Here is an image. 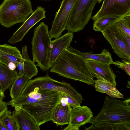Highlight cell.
<instances>
[{"label":"cell","mask_w":130,"mask_h":130,"mask_svg":"<svg viewBox=\"0 0 130 130\" xmlns=\"http://www.w3.org/2000/svg\"><path fill=\"white\" fill-rule=\"evenodd\" d=\"M42 1H48L51 0H41Z\"/></svg>","instance_id":"d6a6232c"},{"label":"cell","mask_w":130,"mask_h":130,"mask_svg":"<svg viewBox=\"0 0 130 130\" xmlns=\"http://www.w3.org/2000/svg\"><path fill=\"white\" fill-rule=\"evenodd\" d=\"M74 52L86 60H90L98 61L110 65L113 62L110 53L107 49L104 48L101 53L95 54L88 53H83L73 48Z\"/></svg>","instance_id":"44dd1931"},{"label":"cell","mask_w":130,"mask_h":130,"mask_svg":"<svg viewBox=\"0 0 130 130\" xmlns=\"http://www.w3.org/2000/svg\"><path fill=\"white\" fill-rule=\"evenodd\" d=\"M93 117L90 109L87 106H81L72 108L70 120L64 130H79L80 127L89 123Z\"/></svg>","instance_id":"7c38bea8"},{"label":"cell","mask_w":130,"mask_h":130,"mask_svg":"<svg viewBox=\"0 0 130 130\" xmlns=\"http://www.w3.org/2000/svg\"><path fill=\"white\" fill-rule=\"evenodd\" d=\"M125 15L118 16L113 14L104 15L94 21L93 29L95 31L101 32L117 23Z\"/></svg>","instance_id":"7402d4cb"},{"label":"cell","mask_w":130,"mask_h":130,"mask_svg":"<svg viewBox=\"0 0 130 130\" xmlns=\"http://www.w3.org/2000/svg\"><path fill=\"white\" fill-rule=\"evenodd\" d=\"M117 26L119 34L128 47L130 48V36H128L117 24Z\"/></svg>","instance_id":"83f0119b"},{"label":"cell","mask_w":130,"mask_h":130,"mask_svg":"<svg viewBox=\"0 0 130 130\" xmlns=\"http://www.w3.org/2000/svg\"><path fill=\"white\" fill-rule=\"evenodd\" d=\"M0 91L2 92V91H1V87H0Z\"/></svg>","instance_id":"836d02e7"},{"label":"cell","mask_w":130,"mask_h":130,"mask_svg":"<svg viewBox=\"0 0 130 130\" xmlns=\"http://www.w3.org/2000/svg\"><path fill=\"white\" fill-rule=\"evenodd\" d=\"M0 130H8L5 126L1 121H0Z\"/></svg>","instance_id":"4dcf8cb0"},{"label":"cell","mask_w":130,"mask_h":130,"mask_svg":"<svg viewBox=\"0 0 130 130\" xmlns=\"http://www.w3.org/2000/svg\"><path fill=\"white\" fill-rule=\"evenodd\" d=\"M11 114V111L8 109L1 117L0 121L8 130H19L17 123Z\"/></svg>","instance_id":"cb8c5ba5"},{"label":"cell","mask_w":130,"mask_h":130,"mask_svg":"<svg viewBox=\"0 0 130 130\" xmlns=\"http://www.w3.org/2000/svg\"><path fill=\"white\" fill-rule=\"evenodd\" d=\"M77 0H62L58 11L55 14L51 30L50 38L55 39L60 36L66 28L68 21L73 7Z\"/></svg>","instance_id":"ba28073f"},{"label":"cell","mask_w":130,"mask_h":130,"mask_svg":"<svg viewBox=\"0 0 130 130\" xmlns=\"http://www.w3.org/2000/svg\"><path fill=\"white\" fill-rule=\"evenodd\" d=\"M7 102L0 100V119L3 115L8 109Z\"/></svg>","instance_id":"f1b7e54d"},{"label":"cell","mask_w":130,"mask_h":130,"mask_svg":"<svg viewBox=\"0 0 130 130\" xmlns=\"http://www.w3.org/2000/svg\"><path fill=\"white\" fill-rule=\"evenodd\" d=\"M0 62L5 65L8 68L9 65L12 62H9L7 60L2 57L0 55Z\"/></svg>","instance_id":"f546056e"},{"label":"cell","mask_w":130,"mask_h":130,"mask_svg":"<svg viewBox=\"0 0 130 130\" xmlns=\"http://www.w3.org/2000/svg\"><path fill=\"white\" fill-rule=\"evenodd\" d=\"M86 130H130V98L123 101L108 96L101 110Z\"/></svg>","instance_id":"7a4b0ae2"},{"label":"cell","mask_w":130,"mask_h":130,"mask_svg":"<svg viewBox=\"0 0 130 130\" xmlns=\"http://www.w3.org/2000/svg\"><path fill=\"white\" fill-rule=\"evenodd\" d=\"M130 62L125 59H122L121 61L116 60L113 61L112 64L115 65L119 68L123 69L126 73L130 75Z\"/></svg>","instance_id":"4316f807"},{"label":"cell","mask_w":130,"mask_h":130,"mask_svg":"<svg viewBox=\"0 0 130 130\" xmlns=\"http://www.w3.org/2000/svg\"><path fill=\"white\" fill-rule=\"evenodd\" d=\"M98 0H77L72 9L66 29L73 33L82 30L91 18Z\"/></svg>","instance_id":"52a82bcc"},{"label":"cell","mask_w":130,"mask_h":130,"mask_svg":"<svg viewBox=\"0 0 130 130\" xmlns=\"http://www.w3.org/2000/svg\"><path fill=\"white\" fill-rule=\"evenodd\" d=\"M56 91L68 94L80 104L84 100L82 95L70 84L52 78L48 72L44 76L29 79L20 95L26 94L32 91Z\"/></svg>","instance_id":"8992f818"},{"label":"cell","mask_w":130,"mask_h":130,"mask_svg":"<svg viewBox=\"0 0 130 130\" xmlns=\"http://www.w3.org/2000/svg\"><path fill=\"white\" fill-rule=\"evenodd\" d=\"M101 32L110 44L114 52L121 58L130 62V48L119 34L116 23Z\"/></svg>","instance_id":"9c48e42d"},{"label":"cell","mask_w":130,"mask_h":130,"mask_svg":"<svg viewBox=\"0 0 130 130\" xmlns=\"http://www.w3.org/2000/svg\"><path fill=\"white\" fill-rule=\"evenodd\" d=\"M22 49L21 58L17 66L19 71L18 76L23 74L30 79L37 75L38 71L34 62L29 57L27 46H23Z\"/></svg>","instance_id":"2e32d148"},{"label":"cell","mask_w":130,"mask_h":130,"mask_svg":"<svg viewBox=\"0 0 130 130\" xmlns=\"http://www.w3.org/2000/svg\"><path fill=\"white\" fill-rule=\"evenodd\" d=\"M51 39L48 26L44 22H41L34 29L31 42L33 61L35 63L37 62L36 66L43 71L49 69Z\"/></svg>","instance_id":"277c9868"},{"label":"cell","mask_w":130,"mask_h":130,"mask_svg":"<svg viewBox=\"0 0 130 130\" xmlns=\"http://www.w3.org/2000/svg\"><path fill=\"white\" fill-rule=\"evenodd\" d=\"M18 76L17 71L12 70L0 62V86L3 92L10 88L15 79Z\"/></svg>","instance_id":"d6986e66"},{"label":"cell","mask_w":130,"mask_h":130,"mask_svg":"<svg viewBox=\"0 0 130 130\" xmlns=\"http://www.w3.org/2000/svg\"><path fill=\"white\" fill-rule=\"evenodd\" d=\"M89 68L93 76L98 75L116 86V75L110 65L98 61L86 60Z\"/></svg>","instance_id":"5bb4252c"},{"label":"cell","mask_w":130,"mask_h":130,"mask_svg":"<svg viewBox=\"0 0 130 130\" xmlns=\"http://www.w3.org/2000/svg\"><path fill=\"white\" fill-rule=\"evenodd\" d=\"M5 98L4 93L0 91V100H3Z\"/></svg>","instance_id":"1f68e13d"},{"label":"cell","mask_w":130,"mask_h":130,"mask_svg":"<svg viewBox=\"0 0 130 130\" xmlns=\"http://www.w3.org/2000/svg\"><path fill=\"white\" fill-rule=\"evenodd\" d=\"M0 55L9 62L14 63L17 67L21 57V54L16 47L8 44L0 45Z\"/></svg>","instance_id":"ffe728a7"},{"label":"cell","mask_w":130,"mask_h":130,"mask_svg":"<svg viewBox=\"0 0 130 130\" xmlns=\"http://www.w3.org/2000/svg\"><path fill=\"white\" fill-rule=\"evenodd\" d=\"M73 36V33L68 31L64 35L51 41L49 69L53 66L63 51L70 45Z\"/></svg>","instance_id":"4fadbf2b"},{"label":"cell","mask_w":130,"mask_h":130,"mask_svg":"<svg viewBox=\"0 0 130 130\" xmlns=\"http://www.w3.org/2000/svg\"><path fill=\"white\" fill-rule=\"evenodd\" d=\"M28 80V78L23 74L18 76L15 79L10 90L11 100L15 99L21 94Z\"/></svg>","instance_id":"603a6c76"},{"label":"cell","mask_w":130,"mask_h":130,"mask_svg":"<svg viewBox=\"0 0 130 130\" xmlns=\"http://www.w3.org/2000/svg\"><path fill=\"white\" fill-rule=\"evenodd\" d=\"M46 12L44 8L40 6L38 7L29 17L13 34L8 42L13 44L21 41L25 34L32 27L41 20L46 18Z\"/></svg>","instance_id":"8fae6325"},{"label":"cell","mask_w":130,"mask_h":130,"mask_svg":"<svg viewBox=\"0 0 130 130\" xmlns=\"http://www.w3.org/2000/svg\"><path fill=\"white\" fill-rule=\"evenodd\" d=\"M12 116L15 121L19 130H40V126L28 113L19 108H14Z\"/></svg>","instance_id":"9a60e30c"},{"label":"cell","mask_w":130,"mask_h":130,"mask_svg":"<svg viewBox=\"0 0 130 130\" xmlns=\"http://www.w3.org/2000/svg\"><path fill=\"white\" fill-rule=\"evenodd\" d=\"M33 12L30 0H4L0 5V23L8 28L24 23Z\"/></svg>","instance_id":"5b68a950"},{"label":"cell","mask_w":130,"mask_h":130,"mask_svg":"<svg viewBox=\"0 0 130 130\" xmlns=\"http://www.w3.org/2000/svg\"><path fill=\"white\" fill-rule=\"evenodd\" d=\"M59 102L73 108L80 106V104L69 95L61 92Z\"/></svg>","instance_id":"d4e9b609"},{"label":"cell","mask_w":130,"mask_h":130,"mask_svg":"<svg viewBox=\"0 0 130 130\" xmlns=\"http://www.w3.org/2000/svg\"><path fill=\"white\" fill-rule=\"evenodd\" d=\"M72 108L69 105L59 102L53 110L51 121L57 126L68 124L70 120Z\"/></svg>","instance_id":"ac0fdd59"},{"label":"cell","mask_w":130,"mask_h":130,"mask_svg":"<svg viewBox=\"0 0 130 130\" xmlns=\"http://www.w3.org/2000/svg\"><path fill=\"white\" fill-rule=\"evenodd\" d=\"M116 23L117 25L130 36V13L125 15Z\"/></svg>","instance_id":"484cf974"},{"label":"cell","mask_w":130,"mask_h":130,"mask_svg":"<svg viewBox=\"0 0 130 130\" xmlns=\"http://www.w3.org/2000/svg\"><path fill=\"white\" fill-rule=\"evenodd\" d=\"M130 13V0H104L101 6L92 19L93 21L108 14L124 16Z\"/></svg>","instance_id":"30bf717a"},{"label":"cell","mask_w":130,"mask_h":130,"mask_svg":"<svg viewBox=\"0 0 130 130\" xmlns=\"http://www.w3.org/2000/svg\"><path fill=\"white\" fill-rule=\"evenodd\" d=\"M94 77L97 78L94 80L93 85L96 91L106 93L113 98H124L123 95L116 88V86L98 75H96Z\"/></svg>","instance_id":"e0dca14e"},{"label":"cell","mask_w":130,"mask_h":130,"mask_svg":"<svg viewBox=\"0 0 130 130\" xmlns=\"http://www.w3.org/2000/svg\"><path fill=\"white\" fill-rule=\"evenodd\" d=\"M60 92L32 91L20 95L7 104L14 108H20L25 111L40 126L52 120L53 110L59 102Z\"/></svg>","instance_id":"6da1fadb"},{"label":"cell","mask_w":130,"mask_h":130,"mask_svg":"<svg viewBox=\"0 0 130 130\" xmlns=\"http://www.w3.org/2000/svg\"><path fill=\"white\" fill-rule=\"evenodd\" d=\"M70 45L59 56L50 71L67 78L93 85L94 77L86 59L74 52Z\"/></svg>","instance_id":"3957f363"}]
</instances>
